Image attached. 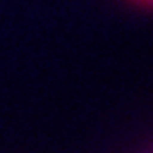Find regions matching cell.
Returning <instances> with one entry per match:
<instances>
[{"label":"cell","mask_w":153,"mask_h":153,"mask_svg":"<svg viewBox=\"0 0 153 153\" xmlns=\"http://www.w3.org/2000/svg\"><path fill=\"white\" fill-rule=\"evenodd\" d=\"M136 4H140V5L143 7H150V9H153V0H134Z\"/></svg>","instance_id":"1"}]
</instances>
